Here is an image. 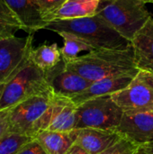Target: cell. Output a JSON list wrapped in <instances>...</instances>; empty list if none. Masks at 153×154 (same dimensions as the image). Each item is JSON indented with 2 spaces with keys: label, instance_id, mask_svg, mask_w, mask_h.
Returning a JSON list of instances; mask_svg holds the SVG:
<instances>
[{
  "label": "cell",
  "instance_id": "obj_1",
  "mask_svg": "<svg viewBox=\"0 0 153 154\" xmlns=\"http://www.w3.org/2000/svg\"><path fill=\"white\" fill-rule=\"evenodd\" d=\"M65 64L91 82L108 78L135 77L140 71L134 63L132 45L125 50H93Z\"/></svg>",
  "mask_w": 153,
  "mask_h": 154
},
{
  "label": "cell",
  "instance_id": "obj_2",
  "mask_svg": "<svg viewBox=\"0 0 153 154\" xmlns=\"http://www.w3.org/2000/svg\"><path fill=\"white\" fill-rule=\"evenodd\" d=\"M57 33L67 32L84 39L94 50H125L131 42L97 14L74 19H57L47 27Z\"/></svg>",
  "mask_w": 153,
  "mask_h": 154
},
{
  "label": "cell",
  "instance_id": "obj_3",
  "mask_svg": "<svg viewBox=\"0 0 153 154\" xmlns=\"http://www.w3.org/2000/svg\"><path fill=\"white\" fill-rule=\"evenodd\" d=\"M53 92L34 96L8 109L9 132L33 137L48 128Z\"/></svg>",
  "mask_w": 153,
  "mask_h": 154
},
{
  "label": "cell",
  "instance_id": "obj_4",
  "mask_svg": "<svg viewBox=\"0 0 153 154\" xmlns=\"http://www.w3.org/2000/svg\"><path fill=\"white\" fill-rule=\"evenodd\" d=\"M141 0H100L96 14L128 41L151 17Z\"/></svg>",
  "mask_w": 153,
  "mask_h": 154
},
{
  "label": "cell",
  "instance_id": "obj_5",
  "mask_svg": "<svg viewBox=\"0 0 153 154\" xmlns=\"http://www.w3.org/2000/svg\"><path fill=\"white\" fill-rule=\"evenodd\" d=\"M52 92L45 72L31 60L10 81L5 84L0 98V110L9 109L38 95Z\"/></svg>",
  "mask_w": 153,
  "mask_h": 154
},
{
  "label": "cell",
  "instance_id": "obj_6",
  "mask_svg": "<svg viewBox=\"0 0 153 154\" xmlns=\"http://www.w3.org/2000/svg\"><path fill=\"white\" fill-rule=\"evenodd\" d=\"M124 115L111 95L94 97L78 105L76 129H116Z\"/></svg>",
  "mask_w": 153,
  "mask_h": 154
},
{
  "label": "cell",
  "instance_id": "obj_7",
  "mask_svg": "<svg viewBox=\"0 0 153 154\" xmlns=\"http://www.w3.org/2000/svg\"><path fill=\"white\" fill-rule=\"evenodd\" d=\"M111 97L125 115L153 111V73L140 70L125 88Z\"/></svg>",
  "mask_w": 153,
  "mask_h": 154
},
{
  "label": "cell",
  "instance_id": "obj_8",
  "mask_svg": "<svg viewBox=\"0 0 153 154\" xmlns=\"http://www.w3.org/2000/svg\"><path fill=\"white\" fill-rule=\"evenodd\" d=\"M33 34L15 35L0 39V82L7 83L29 62L33 49Z\"/></svg>",
  "mask_w": 153,
  "mask_h": 154
},
{
  "label": "cell",
  "instance_id": "obj_9",
  "mask_svg": "<svg viewBox=\"0 0 153 154\" xmlns=\"http://www.w3.org/2000/svg\"><path fill=\"white\" fill-rule=\"evenodd\" d=\"M45 75L52 92L69 98L82 93L92 84L76 71L69 69L62 60L53 69L45 72Z\"/></svg>",
  "mask_w": 153,
  "mask_h": 154
},
{
  "label": "cell",
  "instance_id": "obj_10",
  "mask_svg": "<svg viewBox=\"0 0 153 154\" xmlns=\"http://www.w3.org/2000/svg\"><path fill=\"white\" fill-rule=\"evenodd\" d=\"M116 130L138 145L153 141V111L124 115Z\"/></svg>",
  "mask_w": 153,
  "mask_h": 154
},
{
  "label": "cell",
  "instance_id": "obj_11",
  "mask_svg": "<svg viewBox=\"0 0 153 154\" xmlns=\"http://www.w3.org/2000/svg\"><path fill=\"white\" fill-rule=\"evenodd\" d=\"M123 135L116 129H78L77 144L89 154H100L116 143Z\"/></svg>",
  "mask_w": 153,
  "mask_h": 154
},
{
  "label": "cell",
  "instance_id": "obj_12",
  "mask_svg": "<svg viewBox=\"0 0 153 154\" xmlns=\"http://www.w3.org/2000/svg\"><path fill=\"white\" fill-rule=\"evenodd\" d=\"M134 63L139 70L153 73V18L134 34L131 41Z\"/></svg>",
  "mask_w": 153,
  "mask_h": 154
},
{
  "label": "cell",
  "instance_id": "obj_13",
  "mask_svg": "<svg viewBox=\"0 0 153 154\" xmlns=\"http://www.w3.org/2000/svg\"><path fill=\"white\" fill-rule=\"evenodd\" d=\"M78 106L69 97L53 93L51 116L46 130L70 132L76 129Z\"/></svg>",
  "mask_w": 153,
  "mask_h": 154
},
{
  "label": "cell",
  "instance_id": "obj_14",
  "mask_svg": "<svg viewBox=\"0 0 153 154\" xmlns=\"http://www.w3.org/2000/svg\"><path fill=\"white\" fill-rule=\"evenodd\" d=\"M19 19L23 31L28 34L46 29L48 23L44 21L37 0H5Z\"/></svg>",
  "mask_w": 153,
  "mask_h": 154
},
{
  "label": "cell",
  "instance_id": "obj_15",
  "mask_svg": "<svg viewBox=\"0 0 153 154\" xmlns=\"http://www.w3.org/2000/svg\"><path fill=\"white\" fill-rule=\"evenodd\" d=\"M134 77L124 76L116 78H108L101 80L94 81L82 93L70 98L77 106L94 97L112 95L125 88Z\"/></svg>",
  "mask_w": 153,
  "mask_h": 154
},
{
  "label": "cell",
  "instance_id": "obj_16",
  "mask_svg": "<svg viewBox=\"0 0 153 154\" xmlns=\"http://www.w3.org/2000/svg\"><path fill=\"white\" fill-rule=\"evenodd\" d=\"M78 129L70 132L42 130L34 139L41 144L47 154H66L76 143Z\"/></svg>",
  "mask_w": 153,
  "mask_h": 154
},
{
  "label": "cell",
  "instance_id": "obj_17",
  "mask_svg": "<svg viewBox=\"0 0 153 154\" xmlns=\"http://www.w3.org/2000/svg\"><path fill=\"white\" fill-rule=\"evenodd\" d=\"M100 0H68L54 14L53 21L57 19H74L93 16Z\"/></svg>",
  "mask_w": 153,
  "mask_h": 154
},
{
  "label": "cell",
  "instance_id": "obj_18",
  "mask_svg": "<svg viewBox=\"0 0 153 154\" xmlns=\"http://www.w3.org/2000/svg\"><path fill=\"white\" fill-rule=\"evenodd\" d=\"M30 60L39 69L47 72L61 61L60 48H59L56 42L50 45L42 44L32 49Z\"/></svg>",
  "mask_w": 153,
  "mask_h": 154
},
{
  "label": "cell",
  "instance_id": "obj_19",
  "mask_svg": "<svg viewBox=\"0 0 153 154\" xmlns=\"http://www.w3.org/2000/svg\"><path fill=\"white\" fill-rule=\"evenodd\" d=\"M63 39V46L60 48L62 60L65 63L70 62L78 57L81 51H91L94 49L79 36L67 32H60L58 33Z\"/></svg>",
  "mask_w": 153,
  "mask_h": 154
},
{
  "label": "cell",
  "instance_id": "obj_20",
  "mask_svg": "<svg viewBox=\"0 0 153 154\" xmlns=\"http://www.w3.org/2000/svg\"><path fill=\"white\" fill-rule=\"evenodd\" d=\"M23 26L5 0H0V39L15 35Z\"/></svg>",
  "mask_w": 153,
  "mask_h": 154
},
{
  "label": "cell",
  "instance_id": "obj_21",
  "mask_svg": "<svg viewBox=\"0 0 153 154\" xmlns=\"http://www.w3.org/2000/svg\"><path fill=\"white\" fill-rule=\"evenodd\" d=\"M33 137L8 132L0 141V154H16Z\"/></svg>",
  "mask_w": 153,
  "mask_h": 154
},
{
  "label": "cell",
  "instance_id": "obj_22",
  "mask_svg": "<svg viewBox=\"0 0 153 154\" xmlns=\"http://www.w3.org/2000/svg\"><path fill=\"white\" fill-rule=\"evenodd\" d=\"M68 0H37L41 15L48 24L53 21L54 14Z\"/></svg>",
  "mask_w": 153,
  "mask_h": 154
},
{
  "label": "cell",
  "instance_id": "obj_23",
  "mask_svg": "<svg viewBox=\"0 0 153 154\" xmlns=\"http://www.w3.org/2000/svg\"><path fill=\"white\" fill-rule=\"evenodd\" d=\"M140 145L133 141L123 137L116 143L104 151L100 154H135Z\"/></svg>",
  "mask_w": 153,
  "mask_h": 154
},
{
  "label": "cell",
  "instance_id": "obj_24",
  "mask_svg": "<svg viewBox=\"0 0 153 154\" xmlns=\"http://www.w3.org/2000/svg\"><path fill=\"white\" fill-rule=\"evenodd\" d=\"M16 154H47L41 144L33 138L26 143Z\"/></svg>",
  "mask_w": 153,
  "mask_h": 154
},
{
  "label": "cell",
  "instance_id": "obj_25",
  "mask_svg": "<svg viewBox=\"0 0 153 154\" xmlns=\"http://www.w3.org/2000/svg\"><path fill=\"white\" fill-rule=\"evenodd\" d=\"M9 132L8 109L0 110V141Z\"/></svg>",
  "mask_w": 153,
  "mask_h": 154
},
{
  "label": "cell",
  "instance_id": "obj_26",
  "mask_svg": "<svg viewBox=\"0 0 153 154\" xmlns=\"http://www.w3.org/2000/svg\"><path fill=\"white\" fill-rule=\"evenodd\" d=\"M135 154H153V141L140 145Z\"/></svg>",
  "mask_w": 153,
  "mask_h": 154
},
{
  "label": "cell",
  "instance_id": "obj_27",
  "mask_svg": "<svg viewBox=\"0 0 153 154\" xmlns=\"http://www.w3.org/2000/svg\"><path fill=\"white\" fill-rule=\"evenodd\" d=\"M66 154H89L85 149H83L81 146H79L77 143H74L70 149L68 151V152Z\"/></svg>",
  "mask_w": 153,
  "mask_h": 154
},
{
  "label": "cell",
  "instance_id": "obj_28",
  "mask_svg": "<svg viewBox=\"0 0 153 154\" xmlns=\"http://www.w3.org/2000/svg\"><path fill=\"white\" fill-rule=\"evenodd\" d=\"M4 87H5V84H3V83H1V82H0V98H1L2 93H3V89H4Z\"/></svg>",
  "mask_w": 153,
  "mask_h": 154
},
{
  "label": "cell",
  "instance_id": "obj_29",
  "mask_svg": "<svg viewBox=\"0 0 153 154\" xmlns=\"http://www.w3.org/2000/svg\"><path fill=\"white\" fill-rule=\"evenodd\" d=\"M144 3H151V4H153V0H141Z\"/></svg>",
  "mask_w": 153,
  "mask_h": 154
}]
</instances>
